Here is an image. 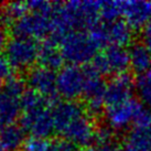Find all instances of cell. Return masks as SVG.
<instances>
[{
  "instance_id": "6da1fadb",
  "label": "cell",
  "mask_w": 151,
  "mask_h": 151,
  "mask_svg": "<svg viewBox=\"0 0 151 151\" xmlns=\"http://www.w3.org/2000/svg\"><path fill=\"white\" fill-rule=\"evenodd\" d=\"M59 46L64 61L76 66L94 61L99 49L91 32L87 31H72L65 34L59 41Z\"/></svg>"
},
{
  "instance_id": "7a4b0ae2",
  "label": "cell",
  "mask_w": 151,
  "mask_h": 151,
  "mask_svg": "<svg viewBox=\"0 0 151 151\" xmlns=\"http://www.w3.org/2000/svg\"><path fill=\"white\" fill-rule=\"evenodd\" d=\"M25 92L21 78L12 76L0 91V126L14 124L22 113L21 99Z\"/></svg>"
},
{
  "instance_id": "3957f363",
  "label": "cell",
  "mask_w": 151,
  "mask_h": 151,
  "mask_svg": "<svg viewBox=\"0 0 151 151\" xmlns=\"http://www.w3.org/2000/svg\"><path fill=\"white\" fill-rule=\"evenodd\" d=\"M89 32L99 47H124L131 42L134 30L125 20L118 19L111 22H99L93 29L89 30Z\"/></svg>"
},
{
  "instance_id": "277c9868",
  "label": "cell",
  "mask_w": 151,
  "mask_h": 151,
  "mask_svg": "<svg viewBox=\"0 0 151 151\" xmlns=\"http://www.w3.org/2000/svg\"><path fill=\"white\" fill-rule=\"evenodd\" d=\"M40 45L35 40L14 37L4 47V59L16 70H27L39 59Z\"/></svg>"
},
{
  "instance_id": "5b68a950",
  "label": "cell",
  "mask_w": 151,
  "mask_h": 151,
  "mask_svg": "<svg viewBox=\"0 0 151 151\" xmlns=\"http://www.w3.org/2000/svg\"><path fill=\"white\" fill-rule=\"evenodd\" d=\"M53 13V12H52ZM52 13L29 12L12 25L14 37L39 40L52 35Z\"/></svg>"
},
{
  "instance_id": "8992f818",
  "label": "cell",
  "mask_w": 151,
  "mask_h": 151,
  "mask_svg": "<svg viewBox=\"0 0 151 151\" xmlns=\"http://www.w3.org/2000/svg\"><path fill=\"white\" fill-rule=\"evenodd\" d=\"M58 94L65 101H74L84 95L85 68L76 65L62 67L56 74Z\"/></svg>"
},
{
  "instance_id": "52a82bcc",
  "label": "cell",
  "mask_w": 151,
  "mask_h": 151,
  "mask_svg": "<svg viewBox=\"0 0 151 151\" xmlns=\"http://www.w3.org/2000/svg\"><path fill=\"white\" fill-rule=\"evenodd\" d=\"M93 66L101 75L125 74L130 66L129 51L122 46H107L96 55Z\"/></svg>"
},
{
  "instance_id": "ba28073f",
  "label": "cell",
  "mask_w": 151,
  "mask_h": 151,
  "mask_svg": "<svg viewBox=\"0 0 151 151\" xmlns=\"http://www.w3.org/2000/svg\"><path fill=\"white\" fill-rule=\"evenodd\" d=\"M21 126L25 131L32 134V137L47 139L55 131L52 108L46 104L38 108L22 111Z\"/></svg>"
},
{
  "instance_id": "9c48e42d",
  "label": "cell",
  "mask_w": 151,
  "mask_h": 151,
  "mask_svg": "<svg viewBox=\"0 0 151 151\" xmlns=\"http://www.w3.org/2000/svg\"><path fill=\"white\" fill-rule=\"evenodd\" d=\"M85 68V89L83 97L85 98L86 107L93 115L99 114L104 108L106 96V84L101 74L94 66Z\"/></svg>"
},
{
  "instance_id": "30bf717a",
  "label": "cell",
  "mask_w": 151,
  "mask_h": 151,
  "mask_svg": "<svg viewBox=\"0 0 151 151\" xmlns=\"http://www.w3.org/2000/svg\"><path fill=\"white\" fill-rule=\"evenodd\" d=\"M143 105L134 98L113 106H106L105 118L110 129L124 130L134 125Z\"/></svg>"
},
{
  "instance_id": "8fae6325",
  "label": "cell",
  "mask_w": 151,
  "mask_h": 151,
  "mask_svg": "<svg viewBox=\"0 0 151 151\" xmlns=\"http://www.w3.org/2000/svg\"><path fill=\"white\" fill-rule=\"evenodd\" d=\"M28 84L33 92L50 101L58 94L56 88V74L54 71L39 66L32 68L28 74Z\"/></svg>"
},
{
  "instance_id": "7c38bea8",
  "label": "cell",
  "mask_w": 151,
  "mask_h": 151,
  "mask_svg": "<svg viewBox=\"0 0 151 151\" xmlns=\"http://www.w3.org/2000/svg\"><path fill=\"white\" fill-rule=\"evenodd\" d=\"M122 17L132 30L143 29L151 21V1H122Z\"/></svg>"
},
{
  "instance_id": "4fadbf2b",
  "label": "cell",
  "mask_w": 151,
  "mask_h": 151,
  "mask_svg": "<svg viewBox=\"0 0 151 151\" xmlns=\"http://www.w3.org/2000/svg\"><path fill=\"white\" fill-rule=\"evenodd\" d=\"M134 91V82L129 74L114 76L106 87V106L120 104L132 98Z\"/></svg>"
},
{
  "instance_id": "5bb4252c",
  "label": "cell",
  "mask_w": 151,
  "mask_h": 151,
  "mask_svg": "<svg viewBox=\"0 0 151 151\" xmlns=\"http://www.w3.org/2000/svg\"><path fill=\"white\" fill-rule=\"evenodd\" d=\"M84 114V108L75 101H63L55 104L52 107L55 131L62 134L77 118L83 116Z\"/></svg>"
},
{
  "instance_id": "9a60e30c",
  "label": "cell",
  "mask_w": 151,
  "mask_h": 151,
  "mask_svg": "<svg viewBox=\"0 0 151 151\" xmlns=\"http://www.w3.org/2000/svg\"><path fill=\"white\" fill-rule=\"evenodd\" d=\"M38 61L40 63V66L52 70V71L58 68L61 70L64 59L60 50L59 43L50 38L46 39L45 42L42 45H40Z\"/></svg>"
},
{
  "instance_id": "2e32d148",
  "label": "cell",
  "mask_w": 151,
  "mask_h": 151,
  "mask_svg": "<svg viewBox=\"0 0 151 151\" xmlns=\"http://www.w3.org/2000/svg\"><path fill=\"white\" fill-rule=\"evenodd\" d=\"M25 141V130L21 125L11 124L0 128V145L4 151L21 150Z\"/></svg>"
},
{
  "instance_id": "e0dca14e",
  "label": "cell",
  "mask_w": 151,
  "mask_h": 151,
  "mask_svg": "<svg viewBox=\"0 0 151 151\" xmlns=\"http://www.w3.org/2000/svg\"><path fill=\"white\" fill-rule=\"evenodd\" d=\"M122 151H151V129L134 128L124 139Z\"/></svg>"
},
{
  "instance_id": "ac0fdd59",
  "label": "cell",
  "mask_w": 151,
  "mask_h": 151,
  "mask_svg": "<svg viewBox=\"0 0 151 151\" xmlns=\"http://www.w3.org/2000/svg\"><path fill=\"white\" fill-rule=\"evenodd\" d=\"M130 67L132 71L141 75L151 68V50L143 43H134L129 50Z\"/></svg>"
},
{
  "instance_id": "d6986e66",
  "label": "cell",
  "mask_w": 151,
  "mask_h": 151,
  "mask_svg": "<svg viewBox=\"0 0 151 151\" xmlns=\"http://www.w3.org/2000/svg\"><path fill=\"white\" fill-rule=\"evenodd\" d=\"M92 151H122L114 132L108 128L97 130L96 137L92 143Z\"/></svg>"
},
{
  "instance_id": "ffe728a7",
  "label": "cell",
  "mask_w": 151,
  "mask_h": 151,
  "mask_svg": "<svg viewBox=\"0 0 151 151\" xmlns=\"http://www.w3.org/2000/svg\"><path fill=\"white\" fill-rule=\"evenodd\" d=\"M29 12V7L23 1H13L4 4L1 8V21L4 24L13 25L18 20Z\"/></svg>"
},
{
  "instance_id": "44dd1931",
  "label": "cell",
  "mask_w": 151,
  "mask_h": 151,
  "mask_svg": "<svg viewBox=\"0 0 151 151\" xmlns=\"http://www.w3.org/2000/svg\"><path fill=\"white\" fill-rule=\"evenodd\" d=\"M134 91L143 106L151 109V71L143 73L134 82Z\"/></svg>"
},
{
  "instance_id": "7402d4cb",
  "label": "cell",
  "mask_w": 151,
  "mask_h": 151,
  "mask_svg": "<svg viewBox=\"0 0 151 151\" xmlns=\"http://www.w3.org/2000/svg\"><path fill=\"white\" fill-rule=\"evenodd\" d=\"M122 17V1H101V22H111Z\"/></svg>"
},
{
  "instance_id": "603a6c76",
  "label": "cell",
  "mask_w": 151,
  "mask_h": 151,
  "mask_svg": "<svg viewBox=\"0 0 151 151\" xmlns=\"http://www.w3.org/2000/svg\"><path fill=\"white\" fill-rule=\"evenodd\" d=\"M21 151H53V140L32 137L25 141Z\"/></svg>"
},
{
  "instance_id": "cb8c5ba5",
  "label": "cell",
  "mask_w": 151,
  "mask_h": 151,
  "mask_svg": "<svg viewBox=\"0 0 151 151\" xmlns=\"http://www.w3.org/2000/svg\"><path fill=\"white\" fill-rule=\"evenodd\" d=\"M53 151H76V146L66 139L53 140Z\"/></svg>"
},
{
  "instance_id": "d4e9b609",
  "label": "cell",
  "mask_w": 151,
  "mask_h": 151,
  "mask_svg": "<svg viewBox=\"0 0 151 151\" xmlns=\"http://www.w3.org/2000/svg\"><path fill=\"white\" fill-rule=\"evenodd\" d=\"M142 38L143 44L147 46L149 50H151V21L143 28Z\"/></svg>"
},
{
  "instance_id": "484cf974",
  "label": "cell",
  "mask_w": 151,
  "mask_h": 151,
  "mask_svg": "<svg viewBox=\"0 0 151 151\" xmlns=\"http://www.w3.org/2000/svg\"><path fill=\"white\" fill-rule=\"evenodd\" d=\"M8 43V39H7V31L4 29V27L0 23V51L4 49Z\"/></svg>"
},
{
  "instance_id": "4316f807",
  "label": "cell",
  "mask_w": 151,
  "mask_h": 151,
  "mask_svg": "<svg viewBox=\"0 0 151 151\" xmlns=\"http://www.w3.org/2000/svg\"><path fill=\"white\" fill-rule=\"evenodd\" d=\"M4 84H6V81H4V78H2L1 76H0V91H1L2 88H4Z\"/></svg>"
},
{
  "instance_id": "83f0119b",
  "label": "cell",
  "mask_w": 151,
  "mask_h": 151,
  "mask_svg": "<svg viewBox=\"0 0 151 151\" xmlns=\"http://www.w3.org/2000/svg\"><path fill=\"white\" fill-rule=\"evenodd\" d=\"M0 151H4V148L1 147V145H0Z\"/></svg>"
},
{
  "instance_id": "f1b7e54d",
  "label": "cell",
  "mask_w": 151,
  "mask_h": 151,
  "mask_svg": "<svg viewBox=\"0 0 151 151\" xmlns=\"http://www.w3.org/2000/svg\"><path fill=\"white\" fill-rule=\"evenodd\" d=\"M76 151H86V150H76Z\"/></svg>"
}]
</instances>
